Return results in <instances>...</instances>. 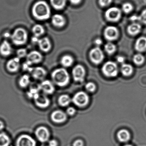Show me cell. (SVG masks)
Returning a JSON list of instances; mask_svg holds the SVG:
<instances>
[{"label":"cell","instance_id":"1","mask_svg":"<svg viewBox=\"0 0 146 146\" xmlns=\"http://www.w3.org/2000/svg\"><path fill=\"white\" fill-rule=\"evenodd\" d=\"M32 13L36 19L40 20H44L48 19L50 16V8L46 2L39 1L33 5Z\"/></svg>","mask_w":146,"mask_h":146},{"label":"cell","instance_id":"2","mask_svg":"<svg viewBox=\"0 0 146 146\" xmlns=\"http://www.w3.org/2000/svg\"><path fill=\"white\" fill-rule=\"evenodd\" d=\"M51 78L54 83L58 86L65 87L70 81V76L64 68H58L52 72Z\"/></svg>","mask_w":146,"mask_h":146},{"label":"cell","instance_id":"3","mask_svg":"<svg viewBox=\"0 0 146 146\" xmlns=\"http://www.w3.org/2000/svg\"><path fill=\"white\" fill-rule=\"evenodd\" d=\"M102 71L105 76L110 78L116 77L118 74V67L113 61H108L103 65Z\"/></svg>","mask_w":146,"mask_h":146},{"label":"cell","instance_id":"4","mask_svg":"<svg viewBox=\"0 0 146 146\" xmlns=\"http://www.w3.org/2000/svg\"><path fill=\"white\" fill-rule=\"evenodd\" d=\"M27 39V33L26 31L21 28L16 29L12 36L13 42L16 45H21L25 43Z\"/></svg>","mask_w":146,"mask_h":146},{"label":"cell","instance_id":"5","mask_svg":"<svg viewBox=\"0 0 146 146\" xmlns=\"http://www.w3.org/2000/svg\"><path fill=\"white\" fill-rule=\"evenodd\" d=\"M72 101L76 106L79 107H84L89 103V96L85 92H78L74 95Z\"/></svg>","mask_w":146,"mask_h":146},{"label":"cell","instance_id":"6","mask_svg":"<svg viewBox=\"0 0 146 146\" xmlns=\"http://www.w3.org/2000/svg\"><path fill=\"white\" fill-rule=\"evenodd\" d=\"M89 57L92 62L96 65L100 64L104 58L103 51L98 47H95L91 50L89 53Z\"/></svg>","mask_w":146,"mask_h":146},{"label":"cell","instance_id":"7","mask_svg":"<svg viewBox=\"0 0 146 146\" xmlns=\"http://www.w3.org/2000/svg\"><path fill=\"white\" fill-rule=\"evenodd\" d=\"M121 13L118 8L112 7L106 10L105 13V17L107 20L112 22H116L121 19Z\"/></svg>","mask_w":146,"mask_h":146},{"label":"cell","instance_id":"8","mask_svg":"<svg viewBox=\"0 0 146 146\" xmlns=\"http://www.w3.org/2000/svg\"><path fill=\"white\" fill-rule=\"evenodd\" d=\"M86 75V70L83 66L77 65L72 70V75L74 80L76 82H82Z\"/></svg>","mask_w":146,"mask_h":146},{"label":"cell","instance_id":"9","mask_svg":"<svg viewBox=\"0 0 146 146\" xmlns=\"http://www.w3.org/2000/svg\"><path fill=\"white\" fill-rule=\"evenodd\" d=\"M35 135L38 140L42 143L48 141L50 135L48 129L44 127H40L37 128Z\"/></svg>","mask_w":146,"mask_h":146},{"label":"cell","instance_id":"10","mask_svg":"<svg viewBox=\"0 0 146 146\" xmlns=\"http://www.w3.org/2000/svg\"><path fill=\"white\" fill-rule=\"evenodd\" d=\"M16 146H36V142L30 135L23 134L17 139Z\"/></svg>","mask_w":146,"mask_h":146},{"label":"cell","instance_id":"11","mask_svg":"<svg viewBox=\"0 0 146 146\" xmlns=\"http://www.w3.org/2000/svg\"><path fill=\"white\" fill-rule=\"evenodd\" d=\"M104 35L109 41H113L118 38L119 31L116 27L112 26L107 27L105 29Z\"/></svg>","mask_w":146,"mask_h":146},{"label":"cell","instance_id":"12","mask_svg":"<svg viewBox=\"0 0 146 146\" xmlns=\"http://www.w3.org/2000/svg\"><path fill=\"white\" fill-rule=\"evenodd\" d=\"M34 99L36 105L42 109L47 108L50 104L49 99L44 93H39Z\"/></svg>","mask_w":146,"mask_h":146},{"label":"cell","instance_id":"13","mask_svg":"<svg viewBox=\"0 0 146 146\" xmlns=\"http://www.w3.org/2000/svg\"><path fill=\"white\" fill-rule=\"evenodd\" d=\"M42 59V56L40 52L37 51H33L27 56V61L29 65L39 63Z\"/></svg>","mask_w":146,"mask_h":146},{"label":"cell","instance_id":"14","mask_svg":"<svg viewBox=\"0 0 146 146\" xmlns=\"http://www.w3.org/2000/svg\"><path fill=\"white\" fill-rule=\"evenodd\" d=\"M67 118L66 114L62 111H55L51 115V120L55 123H63L66 121Z\"/></svg>","mask_w":146,"mask_h":146},{"label":"cell","instance_id":"15","mask_svg":"<svg viewBox=\"0 0 146 146\" xmlns=\"http://www.w3.org/2000/svg\"><path fill=\"white\" fill-rule=\"evenodd\" d=\"M40 89L45 94H51L55 91V87L54 84L49 80L43 81L40 84Z\"/></svg>","mask_w":146,"mask_h":146},{"label":"cell","instance_id":"16","mask_svg":"<svg viewBox=\"0 0 146 146\" xmlns=\"http://www.w3.org/2000/svg\"><path fill=\"white\" fill-rule=\"evenodd\" d=\"M31 73L34 79L40 80L43 79L47 74V72L45 69L41 67L33 68Z\"/></svg>","mask_w":146,"mask_h":146},{"label":"cell","instance_id":"17","mask_svg":"<svg viewBox=\"0 0 146 146\" xmlns=\"http://www.w3.org/2000/svg\"><path fill=\"white\" fill-rule=\"evenodd\" d=\"M20 67V59L19 57H15L10 59L7 64V69L11 73L17 72Z\"/></svg>","mask_w":146,"mask_h":146},{"label":"cell","instance_id":"18","mask_svg":"<svg viewBox=\"0 0 146 146\" xmlns=\"http://www.w3.org/2000/svg\"><path fill=\"white\" fill-rule=\"evenodd\" d=\"M135 48L139 52H144L146 50V37H141L136 40Z\"/></svg>","mask_w":146,"mask_h":146},{"label":"cell","instance_id":"19","mask_svg":"<svg viewBox=\"0 0 146 146\" xmlns=\"http://www.w3.org/2000/svg\"><path fill=\"white\" fill-rule=\"evenodd\" d=\"M38 43L40 49L44 52H48L51 49V43L48 38L44 37L39 39Z\"/></svg>","mask_w":146,"mask_h":146},{"label":"cell","instance_id":"20","mask_svg":"<svg viewBox=\"0 0 146 146\" xmlns=\"http://www.w3.org/2000/svg\"><path fill=\"white\" fill-rule=\"evenodd\" d=\"M52 24L55 26L61 27L64 26L66 23V20L62 15L55 14L52 18Z\"/></svg>","mask_w":146,"mask_h":146},{"label":"cell","instance_id":"21","mask_svg":"<svg viewBox=\"0 0 146 146\" xmlns=\"http://www.w3.org/2000/svg\"><path fill=\"white\" fill-rule=\"evenodd\" d=\"M141 26L140 24L133 23L128 26L127 31L128 33L131 36H135L140 32Z\"/></svg>","mask_w":146,"mask_h":146},{"label":"cell","instance_id":"22","mask_svg":"<svg viewBox=\"0 0 146 146\" xmlns=\"http://www.w3.org/2000/svg\"><path fill=\"white\" fill-rule=\"evenodd\" d=\"M12 52L11 45L7 41H3L0 46V53L4 56H8Z\"/></svg>","mask_w":146,"mask_h":146},{"label":"cell","instance_id":"23","mask_svg":"<svg viewBox=\"0 0 146 146\" xmlns=\"http://www.w3.org/2000/svg\"><path fill=\"white\" fill-rule=\"evenodd\" d=\"M40 89V84H33L31 86L30 90L27 92V96L31 98L34 99L39 93Z\"/></svg>","mask_w":146,"mask_h":146},{"label":"cell","instance_id":"24","mask_svg":"<svg viewBox=\"0 0 146 146\" xmlns=\"http://www.w3.org/2000/svg\"><path fill=\"white\" fill-rule=\"evenodd\" d=\"M117 137L120 142H127L130 139V133L126 129H121L117 133Z\"/></svg>","mask_w":146,"mask_h":146},{"label":"cell","instance_id":"25","mask_svg":"<svg viewBox=\"0 0 146 146\" xmlns=\"http://www.w3.org/2000/svg\"><path fill=\"white\" fill-rule=\"evenodd\" d=\"M72 101L71 98L66 94L61 95L58 99V103L62 107H66L68 106Z\"/></svg>","mask_w":146,"mask_h":146},{"label":"cell","instance_id":"26","mask_svg":"<svg viewBox=\"0 0 146 146\" xmlns=\"http://www.w3.org/2000/svg\"><path fill=\"white\" fill-rule=\"evenodd\" d=\"M133 67L130 64L123 63L121 67V72L124 76H129L132 74L133 73Z\"/></svg>","mask_w":146,"mask_h":146},{"label":"cell","instance_id":"27","mask_svg":"<svg viewBox=\"0 0 146 146\" xmlns=\"http://www.w3.org/2000/svg\"><path fill=\"white\" fill-rule=\"evenodd\" d=\"M74 59L72 57L69 55H66L62 57L61 60V63L63 67H69L72 65Z\"/></svg>","mask_w":146,"mask_h":146},{"label":"cell","instance_id":"28","mask_svg":"<svg viewBox=\"0 0 146 146\" xmlns=\"http://www.w3.org/2000/svg\"><path fill=\"white\" fill-rule=\"evenodd\" d=\"M52 6L55 9H62L65 7L66 3V0H50Z\"/></svg>","mask_w":146,"mask_h":146},{"label":"cell","instance_id":"29","mask_svg":"<svg viewBox=\"0 0 146 146\" xmlns=\"http://www.w3.org/2000/svg\"><path fill=\"white\" fill-rule=\"evenodd\" d=\"M30 83V76L28 75H24L19 80V84L20 86L25 88L29 85Z\"/></svg>","mask_w":146,"mask_h":146},{"label":"cell","instance_id":"30","mask_svg":"<svg viewBox=\"0 0 146 146\" xmlns=\"http://www.w3.org/2000/svg\"><path fill=\"white\" fill-rule=\"evenodd\" d=\"M10 139L7 134L4 133H0V146H9Z\"/></svg>","mask_w":146,"mask_h":146},{"label":"cell","instance_id":"31","mask_svg":"<svg viewBox=\"0 0 146 146\" xmlns=\"http://www.w3.org/2000/svg\"><path fill=\"white\" fill-rule=\"evenodd\" d=\"M33 32L35 37H38L44 33V30L42 26L40 25H36L33 27L32 29Z\"/></svg>","mask_w":146,"mask_h":146},{"label":"cell","instance_id":"32","mask_svg":"<svg viewBox=\"0 0 146 146\" xmlns=\"http://www.w3.org/2000/svg\"><path fill=\"white\" fill-rule=\"evenodd\" d=\"M133 61L135 64L138 66L142 65L145 61V57L141 54H137L135 55L133 57Z\"/></svg>","mask_w":146,"mask_h":146},{"label":"cell","instance_id":"33","mask_svg":"<svg viewBox=\"0 0 146 146\" xmlns=\"http://www.w3.org/2000/svg\"><path fill=\"white\" fill-rule=\"evenodd\" d=\"M105 50L109 55H112L115 53L116 50L115 45L111 43H108L105 45Z\"/></svg>","mask_w":146,"mask_h":146},{"label":"cell","instance_id":"34","mask_svg":"<svg viewBox=\"0 0 146 146\" xmlns=\"http://www.w3.org/2000/svg\"><path fill=\"white\" fill-rule=\"evenodd\" d=\"M122 9L124 13H129L133 10V5L129 3H124L122 6Z\"/></svg>","mask_w":146,"mask_h":146},{"label":"cell","instance_id":"35","mask_svg":"<svg viewBox=\"0 0 146 146\" xmlns=\"http://www.w3.org/2000/svg\"><path fill=\"white\" fill-rule=\"evenodd\" d=\"M86 90L89 92L93 93L95 91L96 89V86L95 84L93 82H89L86 84Z\"/></svg>","mask_w":146,"mask_h":146},{"label":"cell","instance_id":"36","mask_svg":"<svg viewBox=\"0 0 146 146\" xmlns=\"http://www.w3.org/2000/svg\"><path fill=\"white\" fill-rule=\"evenodd\" d=\"M138 21L146 25V9H144L140 15L138 16Z\"/></svg>","mask_w":146,"mask_h":146},{"label":"cell","instance_id":"37","mask_svg":"<svg viewBox=\"0 0 146 146\" xmlns=\"http://www.w3.org/2000/svg\"><path fill=\"white\" fill-rule=\"evenodd\" d=\"M17 55L19 58H22L27 55L26 50L24 49H20L17 51Z\"/></svg>","mask_w":146,"mask_h":146},{"label":"cell","instance_id":"38","mask_svg":"<svg viewBox=\"0 0 146 146\" xmlns=\"http://www.w3.org/2000/svg\"><path fill=\"white\" fill-rule=\"evenodd\" d=\"M112 0H99L100 5L102 7L108 6L111 3Z\"/></svg>","mask_w":146,"mask_h":146},{"label":"cell","instance_id":"39","mask_svg":"<svg viewBox=\"0 0 146 146\" xmlns=\"http://www.w3.org/2000/svg\"><path fill=\"white\" fill-rule=\"evenodd\" d=\"M76 109L72 107H68L66 111L67 115L70 116H73L75 115L76 113Z\"/></svg>","mask_w":146,"mask_h":146},{"label":"cell","instance_id":"40","mask_svg":"<svg viewBox=\"0 0 146 146\" xmlns=\"http://www.w3.org/2000/svg\"><path fill=\"white\" fill-rule=\"evenodd\" d=\"M73 146H84V143L82 140L78 139L76 140L73 143Z\"/></svg>","mask_w":146,"mask_h":146},{"label":"cell","instance_id":"41","mask_svg":"<svg viewBox=\"0 0 146 146\" xmlns=\"http://www.w3.org/2000/svg\"><path fill=\"white\" fill-rule=\"evenodd\" d=\"M57 145H58V143L56 140H51L49 142V146H57Z\"/></svg>","mask_w":146,"mask_h":146},{"label":"cell","instance_id":"42","mask_svg":"<svg viewBox=\"0 0 146 146\" xmlns=\"http://www.w3.org/2000/svg\"><path fill=\"white\" fill-rule=\"evenodd\" d=\"M124 60H125V59H124V57H123L122 56H118L117 57V61L119 63H123V62H124Z\"/></svg>","mask_w":146,"mask_h":146},{"label":"cell","instance_id":"43","mask_svg":"<svg viewBox=\"0 0 146 146\" xmlns=\"http://www.w3.org/2000/svg\"><path fill=\"white\" fill-rule=\"evenodd\" d=\"M70 1L72 4L76 5L80 3L81 1V0H70Z\"/></svg>","mask_w":146,"mask_h":146},{"label":"cell","instance_id":"44","mask_svg":"<svg viewBox=\"0 0 146 146\" xmlns=\"http://www.w3.org/2000/svg\"><path fill=\"white\" fill-rule=\"evenodd\" d=\"M95 43L97 45H100L102 44V41L100 39H97L95 40Z\"/></svg>","mask_w":146,"mask_h":146},{"label":"cell","instance_id":"45","mask_svg":"<svg viewBox=\"0 0 146 146\" xmlns=\"http://www.w3.org/2000/svg\"><path fill=\"white\" fill-rule=\"evenodd\" d=\"M130 20L132 21H138V16L137 15H133L130 18Z\"/></svg>","mask_w":146,"mask_h":146},{"label":"cell","instance_id":"46","mask_svg":"<svg viewBox=\"0 0 146 146\" xmlns=\"http://www.w3.org/2000/svg\"><path fill=\"white\" fill-rule=\"evenodd\" d=\"M4 128V124L2 121H0V131L3 130Z\"/></svg>","mask_w":146,"mask_h":146},{"label":"cell","instance_id":"47","mask_svg":"<svg viewBox=\"0 0 146 146\" xmlns=\"http://www.w3.org/2000/svg\"><path fill=\"white\" fill-rule=\"evenodd\" d=\"M123 146H132V145H124Z\"/></svg>","mask_w":146,"mask_h":146},{"label":"cell","instance_id":"48","mask_svg":"<svg viewBox=\"0 0 146 146\" xmlns=\"http://www.w3.org/2000/svg\"><path fill=\"white\" fill-rule=\"evenodd\" d=\"M41 146H45V145H42Z\"/></svg>","mask_w":146,"mask_h":146}]
</instances>
